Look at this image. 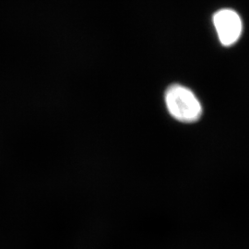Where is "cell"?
Listing matches in <instances>:
<instances>
[{"label": "cell", "instance_id": "6da1fadb", "mask_svg": "<svg viewBox=\"0 0 249 249\" xmlns=\"http://www.w3.org/2000/svg\"><path fill=\"white\" fill-rule=\"evenodd\" d=\"M167 111L178 122L191 124L200 119L202 106L196 94L185 86L175 84L170 86L164 95Z\"/></svg>", "mask_w": 249, "mask_h": 249}, {"label": "cell", "instance_id": "7a4b0ae2", "mask_svg": "<svg viewBox=\"0 0 249 249\" xmlns=\"http://www.w3.org/2000/svg\"><path fill=\"white\" fill-rule=\"evenodd\" d=\"M213 24L222 45L231 46L239 40L243 25L240 16L234 10L223 9L217 11L214 14Z\"/></svg>", "mask_w": 249, "mask_h": 249}]
</instances>
